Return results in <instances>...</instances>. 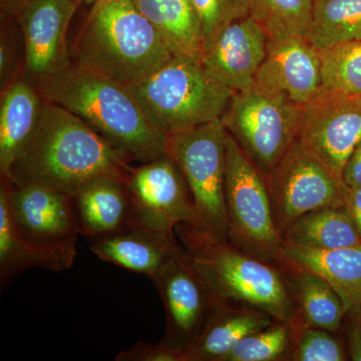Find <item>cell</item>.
<instances>
[{"mask_svg":"<svg viewBox=\"0 0 361 361\" xmlns=\"http://www.w3.org/2000/svg\"><path fill=\"white\" fill-rule=\"evenodd\" d=\"M128 161L78 116L44 101L39 123L6 180L40 185L73 196L90 180L127 176Z\"/></svg>","mask_w":361,"mask_h":361,"instance_id":"cell-1","label":"cell"},{"mask_svg":"<svg viewBox=\"0 0 361 361\" xmlns=\"http://www.w3.org/2000/svg\"><path fill=\"white\" fill-rule=\"evenodd\" d=\"M33 80L44 101L78 116L128 163L165 155L168 135L126 85L75 65Z\"/></svg>","mask_w":361,"mask_h":361,"instance_id":"cell-2","label":"cell"},{"mask_svg":"<svg viewBox=\"0 0 361 361\" xmlns=\"http://www.w3.org/2000/svg\"><path fill=\"white\" fill-rule=\"evenodd\" d=\"M73 54L75 66L128 87L173 56L133 0H97L78 32Z\"/></svg>","mask_w":361,"mask_h":361,"instance_id":"cell-3","label":"cell"},{"mask_svg":"<svg viewBox=\"0 0 361 361\" xmlns=\"http://www.w3.org/2000/svg\"><path fill=\"white\" fill-rule=\"evenodd\" d=\"M190 263L219 304L294 323L298 314L281 265L265 262L240 251L229 241L176 228Z\"/></svg>","mask_w":361,"mask_h":361,"instance_id":"cell-4","label":"cell"},{"mask_svg":"<svg viewBox=\"0 0 361 361\" xmlns=\"http://www.w3.org/2000/svg\"><path fill=\"white\" fill-rule=\"evenodd\" d=\"M130 92L166 135L222 118L234 92L220 84L201 61L173 56Z\"/></svg>","mask_w":361,"mask_h":361,"instance_id":"cell-5","label":"cell"},{"mask_svg":"<svg viewBox=\"0 0 361 361\" xmlns=\"http://www.w3.org/2000/svg\"><path fill=\"white\" fill-rule=\"evenodd\" d=\"M225 204L228 241L252 257L281 265L285 241L273 216L266 177L228 132Z\"/></svg>","mask_w":361,"mask_h":361,"instance_id":"cell-6","label":"cell"},{"mask_svg":"<svg viewBox=\"0 0 361 361\" xmlns=\"http://www.w3.org/2000/svg\"><path fill=\"white\" fill-rule=\"evenodd\" d=\"M226 141L227 130L219 118L168 135L166 154L180 168L193 199L196 218L193 227L187 228L228 241Z\"/></svg>","mask_w":361,"mask_h":361,"instance_id":"cell-7","label":"cell"},{"mask_svg":"<svg viewBox=\"0 0 361 361\" xmlns=\"http://www.w3.org/2000/svg\"><path fill=\"white\" fill-rule=\"evenodd\" d=\"M300 106L255 84L234 92L221 121L244 153L268 177L298 139Z\"/></svg>","mask_w":361,"mask_h":361,"instance_id":"cell-8","label":"cell"},{"mask_svg":"<svg viewBox=\"0 0 361 361\" xmlns=\"http://www.w3.org/2000/svg\"><path fill=\"white\" fill-rule=\"evenodd\" d=\"M271 208L280 232L301 216L329 207H344L346 185L298 139L268 177Z\"/></svg>","mask_w":361,"mask_h":361,"instance_id":"cell-9","label":"cell"},{"mask_svg":"<svg viewBox=\"0 0 361 361\" xmlns=\"http://www.w3.org/2000/svg\"><path fill=\"white\" fill-rule=\"evenodd\" d=\"M16 232L21 240L49 254L70 269L77 257L78 230L73 197L40 185L1 180Z\"/></svg>","mask_w":361,"mask_h":361,"instance_id":"cell-10","label":"cell"},{"mask_svg":"<svg viewBox=\"0 0 361 361\" xmlns=\"http://www.w3.org/2000/svg\"><path fill=\"white\" fill-rule=\"evenodd\" d=\"M127 184L132 196L134 224L174 236L180 225L195 224L193 199L176 161L168 156L130 168Z\"/></svg>","mask_w":361,"mask_h":361,"instance_id":"cell-11","label":"cell"},{"mask_svg":"<svg viewBox=\"0 0 361 361\" xmlns=\"http://www.w3.org/2000/svg\"><path fill=\"white\" fill-rule=\"evenodd\" d=\"M152 280L167 319L161 342L185 357L219 303L190 263L183 247Z\"/></svg>","mask_w":361,"mask_h":361,"instance_id":"cell-12","label":"cell"},{"mask_svg":"<svg viewBox=\"0 0 361 361\" xmlns=\"http://www.w3.org/2000/svg\"><path fill=\"white\" fill-rule=\"evenodd\" d=\"M298 140L342 177L361 140V97L322 90L300 106Z\"/></svg>","mask_w":361,"mask_h":361,"instance_id":"cell-13","label":"cell"},{"mask_svg":"<svg viewBox=\"0 0 361 361\" xmlns=\"http://www.w3.org/2000/svg\"><path fill=\"white\" fill-rule=\"evenodd\" d=\"M78 4L75 0H20L18 20L25 40V66L33 78L73 65L66 35Z\"/></svg>","mask_w":361,"mask_h":361,"instance_id":"cell-14","label":"cell"},{"mask_svg":"<svg viewBox=\"0 0 361 361\" xmlns=\"http://www.w3.org/2000/svg\"><path fill=\"white\" fill-rule=\"evenodd\" d=\"M269 37L251 16L233 21L204 47L201 63L233 92L250 89L267 56Z\"/></svg>","mask_w":361,"mask_h":361,"instance_id":"cell-15","label":"cell"},{"mask_svg":"<svg viewBox=\"0 0 361 361\" xmlns=\"http://www.w3.org/2000/svg\"><path fill=\"white\" fill-rule=\"evenodd\" d=\"M254 82L277 90L292 103L303 106L322 92L319 54L305 37L269 39L267 56Z\"/></svg>","mask_w":361,"mask_h":361,"instance_id":"cell-16","label":"cell"},{"mask_svg":"<svg viewBox=\"0 0 361 361\" xmlns=\"http://www.w3.org/2000/svg\"><path fill=\"white\" fill-rule=\"evenodd\" d=\"M127 177L109 175L97 178L71 196L78 230L89 241L134 224Z\"/></svg>","mask_w":361,"mask_h":361,"instance_id":"cell-17","label":"cell"},{"mask_svg":"<svg viewBox=\"0 0 361 361\" xmlns=\"http://www.w3.org/2000/svg\"><path fill=\"white\" fill-rule=\"evenodd\" d=\"M90 250L101 260L146 275L149 279L182 250L175 237L135 224L122 231L90 240Z\"/></svg>","mask_w":361,"mask_h":361,"instance_id":"cell-18","label":"cell"},{"mask_svg":"<svg viewBox=\"0 0 361 361\" xmlns=\"http://www.w3.org/2000/svg\"><path fill=\"white\" fill-rule=\"evenodd\" d=\"M283 263L326 280L341 296L345 314L361 310V245L323 250L285 241Z\"/></svg>","mask_w":361,"mask_h":361,"instance_id":"cell-19","label":"cell"},{"mask_svg":"<svg viewBox=\"0 0 361 361\" xmlns=\"http://www.w3.org/2000/svg\"><path fill=\"white\" fill-rule=\"evenodd\" d=\"M44 99L37 87L18 80L4 90L0 108V174L6 179L11 166L39 123Z\"/></svg>","mask_w":361,"mask_h":361,"instance_id":"cell-20","label":"cell"},{"mask_svg":"<svg viewBox=\"0 0 361 361\" xmlns=\"http://www.w3.org/2000/svg\"><path fill=\"white\" fill-rule=\"evenodd\" d=\"M274 322L259 311L218 304L200 336L185 353V361H222L242 339Z\"/></svg>","mask_w":361,"mask_h":361,"instance_id":"cell-21","label":"cell"},{"mask_svg":"<svg viewBox=\"0 0 361 361\" xmlns=\"http://www.w3.org/2000/svg\"><path fill=\"white\" fill-rule=\"evenodd\" d=\"M281 267L295 303L298 319L308 326L338 332L345 317V310L334 287L310 271L284 263Z\"/></svg>","mask_w":361,"mask_h":361,"instance_id":"cell-22","label":"cell"},{"mask_svg":"<svg viewBox=\"0 0 361 361\" xmlns=\"http://www.w3.org/2000/svg\"><path fill=\"white\" fill-rule=\"evenodd\" d=\"M155 26L173 56L201 61L204 42L192 0H133Z\"/></svg>","mask_w":361,"mask_h":361,"instance_id":"cell-23","label":"cell"},{"mask_svg":"<svg viewBox=\"0 0 361 361\" xmlns=\"http://www.w3.org/2000/svg\"><path fill=\"white\" fill-rule=\"evenodd\" d=\"M284 241L310 248H346L361 245V239L345 207L311 211L292 223L283 233Z\"/></svg>","mask_w":361,"mask_h":361,"instance_id":"cell-24","label":"cell"},{"mask_svg":"<svg viewBox=\"0 0 361 361\" xmlns=\"http://www.w3.org/2000/svg\"><path fill=\"white\" fill-rule=\"evenodd\" d=\"M39 267L51 271L66 270L63 262L30 246L20 239L9 211L6 194L0 187V284L1 288L20 273Z\"/></svg>","mask_w":361,"mask_h":361,"instance_id":"cell-25","label":"cell"},{"mask_svg":"<svg viewBox=\"0 0 361 361\" xmlns=\"http://www.w3.org/2000/svg\"><path fill=\"white\" fill-rule=\"evenodd\" d=\"M307 39L317 51L339 42H361V0H314Z\"/></svg>","mask_w":361,"mask_h":361,"instance_id":"cell-26","label":"cell"},{"mask_svg":"<svg viewBox=\"0 0 361 361\" xmlns=\"http://www.w3.org/2000/svg\"><path fill=\"white\" fill-rule=\"evenodd\" d=\"M250 16L269 39L300 37L308 39L314 0H249Z\"/></svg>","mask_w":361,"mask_h":361,"instance_id":"cell-27","label":"cell"},{"mask_svg":"<svg viewBox=\"0 0 361 361\" xmlns=\"http://www.w3.org/2000/svg\"><path fill=\"white\" fill-rule=\"evenodd\" d=\"M318 54L322 90L361 97V42H339Z\"/></svg>","mask_w":361,"mask_h":361,"instance_id":"cell-28","label":"cell"},{"mask_svg":"<svg viewBox=\"0 0 361 361\" xmlns=\"http://www.w3.org/2000/svg\"><path fill=\"white\" fill-rule=\"evenodd\" d=\"M295 322H276L264 329L254 332L242 339L222 361L289 360L293 346Z\"/></svg>","mask_w":361,"mask_h":361,"instance_id":"cell-29","label":"cell"},{"mask_svg":"<svg viewBox=\"0 0 361 361\" xmlns=\"http://www.w3.org/2000/svg\"><path fill=\"white\" fill-rule=\"evenodd\" d=\"M289 360L344 361L348 355L334 332L308 326L298 319Z\"/></svg>","mask_w":361,"mask_h":361,"instance_id":"cell-30","label":"cell"},{"mask_svg":"<svg viewBox=\"0 0 361 361\" xmlns=\"http://www.w3.org/2000/svg\"><path fill=\"white\" fill-rule=\"evenodd\" d=\"M200 23L204 47L233 21L250 16L249 0H192Z\"/></svg>","mask_w":361,"mask_h":361,"instance_id":"cell-31","label":"cell"},{"mask_svg":"<svg viewBox=\"0 0 361 361\" xmlns=\"http://www.w3.org/2000/svg\"><path fill=\"white\" fill-rule=\"evenodd\" d=\"M116 361H185L184 355L166 344H152L140 341L116 356Z\"/></svg>","mask_w":361,"mask_h":361,"instance_id":"cell-32","label":"cell"},{"mask_svg":"<svg viewBox=\"0 0 361 361\" xmlns=\"http://www.w3.org/2000/svg\"><path fill=\"white\" fill-rule=\"evenodd\" d=\"M345 317L349 358L361 361V310L350 311Z\"/></svg>","mask_w":361,"mask_h":361,"instance_id":"cell-33","label":"cell"},{"mask_svg":"<svg viewBox=\"0 0 361 361\" xmlns=\"http://www.w3.org/2000/svg\"><path fill=\"white\" fill-rule=\"evenodd\" d=\"M342 180L348 187H361V140L346 161L342 172Z\"/></svg>","mask_w":361,"mask_h":361,"instance_id":"cell-34","label":"cell"},{"mask_svg":"<svg viewBox=\"0 0 361 361\" xmlns=\"http://www.w3.org/2000/svg\"><path fill=\"white\" fill-rule=\"evenodd\" d=\"M344 207L350 214L361 239V187L346 186L344 193Z\"/></svg>","mask_w":361,"mask_h":361,"instance_id":"cell-35","label":"cell"},{"mask_svg":"<svg viewBox=\"0 0 361 361\" xmlns=\"http://www.w3.org/2000/svg\"><path fill=\"white\" fill-rule=\"evenodd\" d=\"M11 52L8 49L6 40H1V47H0V73H1V82H4L9 77L11 68Z\"/></svg>","mask_w":361,"mask_h":361,"instance_id":"cell-36","label":"cell"},{"mask_svg":"<svg viewBox=\"0 0 361 361\" xmlns=\"http://www.w3.org/2000/svg\"><path fill=\"white\" fill-rule=\"evenodd\" d=\"M75 1L78 2V4H96L97 0H75Z\"/></svg>","mask_w":361,"mask_h":361,"instance_id":"cell-37","label":"cell"},{"mask_svg":"<svg viewBox=\"0 0 361 361\" xmlns=\"http://www.w3.org/2000/svg\"><path fill=\"white\" fill-rule=\"evenodd\" d=\"M6 1V0H2V2Z\"/></svg>","mask_w":361,"mask_h":361,"instance_id":"cell-38","label":"cell"}]
</instances>
